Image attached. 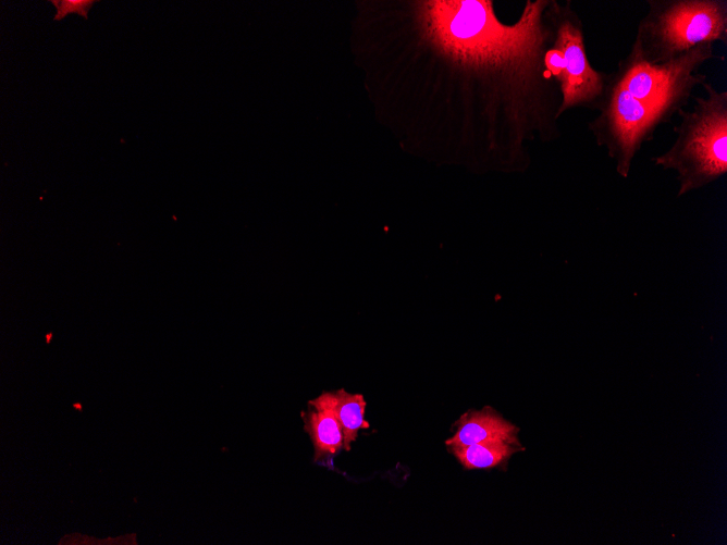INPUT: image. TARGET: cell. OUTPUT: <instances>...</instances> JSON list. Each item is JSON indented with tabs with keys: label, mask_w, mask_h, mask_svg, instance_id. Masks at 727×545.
Segmentation results:
<instances>
[{
	"label": "cell",
	"mask_w": 727,
	"mask_h": 545,
	"mask_svg": "<svg viewBox=\"0 0 727 545\" xmlns=\"http://www.w3.org/2000/svg\"><path fill=\"white\" fill-rule=\"evenodd\" d=\"M549 0H528L518 21L502 23L491 0H433L421 3L427 38L472 73L503 71L528 76L549 74L544 55L554 33Z\"/></svg>",
	"instance_id": "1"
},
{
	"label": "cell",
	"mask_w": 727,
	"mask_h": 545,
	"mask_svg": "<svg viewBox=\"0 0 727 545\" xmlns=\"http://www.w3.org/2000/svg\"><path fill=\"white\" fill-rule=\"evenodd\" d=\"M705 96L694 98L693 108L681 109L680 123L674 126L676 138L661 154L651 158L654 165L674 171L679 183L677 197L704 188L727 173V91L705 80Z\"/></svg>",
	"instance_id": "2"
},
{
	"label": "cell",
	"mask_w": 727,
	"mask_h": 545,
	"mask_svg": "<svg viewBox=\"0 0 727 545\" xmlns=\"http://www.w3.org/2000/svg\"><path fill=\"white\" fill-rule=\"evenodd\" d=\"M629 54L650 65L700 45H727V0H646Z\"/></svg>",
	"instance_id": "3"
},
{
	"label": "cell",
	"mask_w": 727,
	"mask_h": 545,
	"mask_svg": "<svg viewBox=\"0 0 727 545\" xmlns=\"http://www.w3.org/2000/svg\"><path fill=\"white\" fill-rule=\"evenodd\" d=\"M685 107L678 101L646 104L606 73L604 91L595 109L599 113L588 123V129L596 146L604 148L614 161L616 172L627 178L642 146Z\"/></svg>",
	"instance_id": "4"
},
{
	"label": "cell",
	"mask_w": 727,
	"mask_h": 545,
	"mask_svg": "<svg viewBox=\"0 0 727 545\" xmlns=\"http://www.w3.org/2000/svg\"><path fill=\"white\" fill-rule=\"evenodd\" d=\"M714 57L713 44L697 46L660 65H650L628 53L611 74L633 98L646 104L678 101L687 106L694 88L707 80L705 74L699 73L700 67Z\"/></svg>",
	"instance_id": "5"
},
{
	"label": "cell",
	"mask_w": 727,
	"mask_h": 545,
	"mask_svg": "<svg viewBox=\"0 0 727 545\" xmlns=\"http://www.w3.org/2000/svg\"><path fill=\"white\" fill-rule=\"evenodd\" d=\"M546 15L554 33L552 47L559 50L564 59L557 116L575 108L595 110L604 91L606 73L596 71L588 59L582 20L570 1L563 4L550 1Z\"/></svg>",
	"instance_id": "6"
},
{
	"label": "cell",
	"mask_w": 727,
	"mask_h": 545,
	"mask_svg": "<svg viewBox=\"0 0 727 545\" xmlns=\"http://www.w3.org/2000/svg\"><path fill=\"white\" fill-rule=\"evenodd\" d=\"M518 429L502 419L489 407L465 413L458 420L455 435L446 441L449 447H465L479 443L506 442L519 445Z\"/></svg>",
	"instance_id": "7"
},
{
	"label": "cell",
	"mask_w": 727,
	"mask_h": 545,
	"mask_svg": "<svg viewBox=\"0 0 727 545\" xmlns=\"http://www.w3.org/2000/svg\"><path fill=\"white\" fill-rule=\"evenodd\" d=\"M301 417L315 447L316 460L340 451L344 444L343 430L324 393L308 402V410Z\"/></svg>",
	"instance_id": "8"
},
{
	"label": "cell",
	"mask_w": 727,
	"mask_h": 545,
	"mask_svg": "<svg viewBox=\"0 0 727 545\" xmlns=\"http://www.w3.org/2000/svg\"><path fill=\"white\" fill-rule=\"evenodd\" d=\"M344 434L343 447L349 450L358 431L369 428L365 420L366 401L361 394H350L344 389L324 393Z\"/></svg>",
	"instance_id": "9"
},
{
	"label": "cell",
	"mask_w": 727,
	"mask_h": 545,
	"mask_svg": "<svg viewBox=\"0 0 727 545\" xmlns=\"http://www.w3.org/2000/svg\"><path fill=\"white\" fill-rule=\"evenodd\" d=\"M451 449L466 469L496 467L519 450L518 447L506 442L479 443L465 447H451Z\"/></svg>",
	"instance_id": "10"
},
{
	"label": "cell",
	"mask_w": 727,
	"mask_h": 545,
	"mask_svg": "<svg viewBox=\"0 0 727 545\" xmlns=\"http://www.w3.org/2000/svg\"><path fill=\"white\" fill-rule=\"evenodd\" d=\"M96 2L95 0H51L50 3L57 9L53 20L61 21L71 13H75L87 20L88 11Z\"/></svg>",
	"instance_id": "11"
},
{
	"label": "cell",
	"mask_w": 727,
	"mask_h": 545,
	"mask_svg": "<svg viewBox=\"0 0 727 545\" xmlns=\"http://www.w3.org/2000/svg\"><path fill=\"white\" fill-rule=\"evenodd\" d=\"M544 66L558 84L564 72V59L562 52L551 47L544 55Z\"/></svg>",
	"instance_id": "12"
},
{
	"label": "cell",
	"mask_w": 727,
	"mask_h": 545,
	"mask_svg": "<svg viewBox=\"0 0 727 545\" xmlns=\"http://www.w3.org/2000/svg\"><path fill=\"white\" fill-rule=\"evenodd\" d=\"M46 338H47V343H50V340L52 338V333H47Z\"/></svg>",
	"instance_id": "13"
},
{
	"label": "cell",
	"mask_w": 727,
	"mask_h": 545,
	"mask_svg": "<svg viewBox=\"0 0 727 545\" xmlns=\"http://www.w3.org/2000/svg\"><path fill=\"white\" fill-rule=\"evenodd\" d=\"M73 407H74L75 409L82 410V405H81L79 402H75V404H73Z\"/></svg>",
	"instance_id": "14"
}]
</instances>
